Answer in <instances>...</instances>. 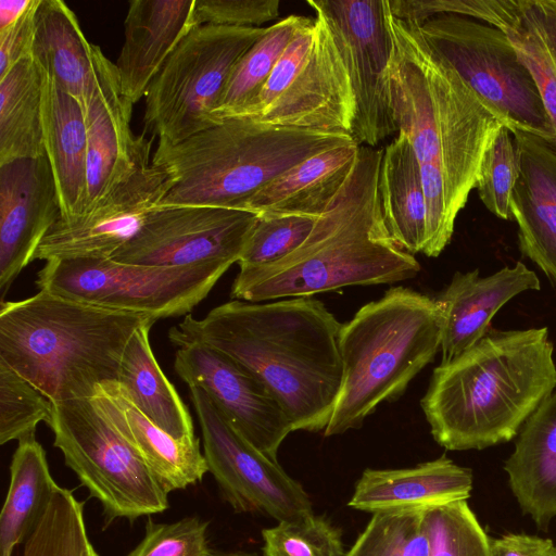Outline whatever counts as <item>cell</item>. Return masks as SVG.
<instances>
[{
    "label": "cell",
    "mask_w": 556,
    "mask_h": 556,
    "mask_svg": "<svg viewBox=\"0 0 556 556\" xmlns=\"http://www.w3.org/2000/svg\"><path fill=\"white\" fill-rule=\"evenodd\" d=\"M38 3L39 0H31L29 7L14 23L0 29V77L23 59L31 56Z\"/></svg>",
    "instance_id": "45"
},
{
    "label": "cell",
    "mask_w": 556,
    "mask_h": 556,
    "mask_svg": "<svg viewBox=\"0 0 556 556\" xmlns=\"http://www.w3.org/2000/svg\"><path fill=\"white\" fill-rule=\"evenodd\" d=\"M443 314L435 299L390 288L343 324L342 384L326 437L359 428L382 402L393 401L441 350Z\"/></svg>",
    "instance_id": "7"
},
{
    "label": "cell",
    "mask_w": 556,
    "mask_h": 556,
    "mask_svg": "<svg viewBox=\"0 0 556 556\" xmlns=\"http://www.w3.org/2000/svg\"><path fill=\"white\" fill-rule=\"evenodd\" d=\"M42 74L33 58L0 77V164L45 154Z\"/></svg>",
    "instance_id": "32"
},
{
    "label": "cell",
    "mask_w": 556,
    "mask_h": 556,
    "mask_svg": "<svg viewBox=\"0 0 556 556\" xmlns=\"http://www.w3.org/2000/svg\"><path fill=\"white\" fill-rule=\"evenodd\" d=\"M208 556H257V555L254 553H249V552H243V551L224 552V551L211 549Z\"/></svg>",
    "instance_id": "48"
},
{
    "label": "cell",
    "mask_w": 556,
    "mask_h": 556,
    "mask_svg": "<svg viewBox=\"0 0 556 556\" xmlns=\"http://www.w3.org/2000/svg\"><path fill=\"white\" fill-rule=\"evenodd\" d=\"M91 400L168 494L202 481L208 472L199 439L177 440L161 430L117 381L100 384Z\"/></svg>",
    "instance_id": "23"
},
{
    "label": "cell",
    "mask_w": 556,
    "mask_h": 556,
    "mask_svg": "<svg viewBox=\"0 0 556 556\" xmlns=\"http://www.w3.org/2000/svg\"><path fill=\"white\" fill-rule=\"evenodd\" d=\"M516 22L505 33L532 74L551 121L556 150V0H518Z\"/></svg>",
    "instance_id": "33"
},
{
    "label": "cell",
    "mask_w": 556,
    "mask_h": 556,
    "mask_svg": "<svg viewBox=\"0 0 556 556\" xmlns=\"http://www.w3.org/2000/svg\"><path fill=\"white\" fill-rule=\"evenodd\" d=\"M378 191L387 229L409 254L424 253L427 210L421 172L408 139L397 132L383 149Z\"/></svg>",
    "instance_id": "29"
},
{
    "label": "cell",
    "mask_w": 556,
    "mask_h": 556,
    "mask_svg": "<svg viewBox=\"0 0 556 556\" xmlns=\"http://www.w3.org/2000/svg\"><path fill=\"white\" fill-rule=\"evenodd\" d=\"M132 105L122 90L115 64L106 59L99 84L85 109L88 141L86 208L150 154L152 141L142 135L135 136L130 128Z\"/></svg>",
    "instance_id": "19"
},
{
    "label": "cell",
    "mask_w": 556,
    "mask_h": 556,
    "mask_svg": "<svg viewBox=\"0 0 556 556\" xmlns=\"http://www.w3.org/2000/svg\"><path fill=\"white\" fill-rule=\"evenodd\" d=\"M231 265L149 266L112 258H56L38 271L39 291L156 319L188 315Z\"/></svg>",
    "instance_id": "11"
},
{
    "label": "cell",
    "mask_w": 556,
    "mask_h": 556,
    "mask_svg": "<svg viewBox=\"0 0 556 556\" xmlns=\"http://www.w3.org/2000/svg\"><path fill=\"white\" fill-rule=\"evenodd\" d=\"M316 219L300 215L258 214L238 261L239 268L267 265L286 257L305 241Z\"/></svg>",
    "instance_id": "41"
},
{
    "label": "cell",
    "mask_w": 556,
    "mask_h": 556,
    "mask_svg": "<svg viewBox=\"0 0 556 556\" xmlns=\"http://www.w3.org/2000/svg\"><path fill=\"white\" fill-rule=\"evenodd\" d=\"M41 113L45 154L58 189L60 217L70 219L81 214L87 204L85 112L74 97L42 74Z\"/></svg>",
    "instance_id": "26"
},
{
    "label": "cell",
    "mask_w": 556,
    "mask_h": 556,
    "mask_svg": "<svg viewBox=\"0 0 556 556\" xmlns=\"http://www.w3.org/2000/svg\"><path fill=\"white\" fill-rule=\"evenodd\" d=\"M353 142L345 132L223 119L177 143L159 142L152 163L170 177L160 205L243 208L251 197L299 163Z\"/></svg>",
    "instance_id": "6"
},
{
    "label": "cell",
    "mask_w": 556,
    "mask_h": 556,
    "mask_svg": "<svg viewBox=\"0 0 556 556\" xmlns=\"http://www.w3.org/2000/svg\"><path fill=\"white\" fill-rule=\"evenodd\" d=\"M152 319L39 291L0 304V359L52 403L92 399L118 381L128 341Z\"/></svg>",
    "instance_id": "5"
},
{
    "label": "cell",
    "mask_w": 556,
    "mask_h": 556,
    "mask_svg": "<svg viewBox=\"0 0 556 556\" xmlns=\"http://www.w3.org/2000/svg\"><path fill=\"white\" fill-rule=\"evenodd\" d=\"M389 11L397 20L417 23L441 14L478 20L508 30L517 18L518 0H388Z\"/></svg>",
    "instance_id": "42"
},
{
    "label": "cell",
    "mask_w": 556,
    "mask_h": 556,
    "mask_svg": "<svg viewBox=\"0 0 556 556\" xmlns=\"http://www.w3.org/2000/svg\"><path fill=\"white\" fill-rule=\"evenodd\" d=\"M264 556H345L342 533L324 516L281 521L262 530Z\"/></svg>",
    "instance_id": "39"
},
{
    "label": "cell",
    "mask_w": 556,
    "mask_h": 556,
    "mask_svg": "<svg viewBox=\"0 0 556 556\" xmlns=\"http://www.w3.org/2000/svg\"><path fill=\"white\" fill-rule=\"evenodd\" d=\"M426 510L372 514L345 556H430Z\"/></svg>",
    "instance_id": "36"
},
{
    "label": "cell",
    "mask_w": 556,
    "mask_h": 556,
    "mask_svg": "<svg viewBox=\"0 0 556 556\" xmlns=\"http://www.w3.org/2000/svg\"><path fill=\"white\" fill-rule=\"evenodd\" d=\"M504 470L521 511L546 528L556 517V390L521 427Z\"/></svg>",
    "instance_id": "27"
},
{
    "label": "cell",
    "mask_w": 556,
    "mask_h": 556,
    "mask_svg": "<svg viewBox=\"0 0 556 556\" xmlns=\"http://www.w3.org/2000/svg\"><path fill=\"white\" fill-rule=\"evenodd\" d=\"M552 540L527 533H506L489 541V556H555Z\"/></svg>",
    "instance_id": "46"
},
{
    "label": "cell",
    "mask_w": 556,
    "mask_h": 556,
    "mask_svg": "<svg viewBox=\"0 0 556 556\" xmlns=\"http://www.w3.org/2000/svg\"><path fill=\"white\" fill-rule=\"evenodd\" d=\"M540 288L536 274L521 262L486 277H481L479 269L455 273L434 298L443 314L441 364L453 361L482 339L491 329L492 318L508 301Z\"/></svg>",
    "instance_id": "21"
},
{
    "label": "cell",
    "mask_w": 556,
    "mask_h": 556,
    "mask_svg": "<svg viewBox=\"0 0 556 556\" xmlns=\"http://www.w3.org/2000/svg\"><path fill=\"white\" fill-rule=\"evenodd\" d=\"M170 186L168 173L150 154L81 214L59 216L41 241L35 260L111 258L160 205Z\"/></svg>",
    "instance_id": "16"
},
{
    "label": "cell",
    "mask_w": 556,
    "mask_h": 556,
    "mask_svg": "<svg viewBox=\"0 0 556 556\" xmlns=\"http://www.w3.org/2000/svg\"><path fill=\"white\" fill-rule=\"evenodd\" d=\"M257 218L245 208L159 205L111 258L149 266L233 265Z\"/></svg>",
    "instance_id": "15"
},
{
    "label": "cell",
    "mask_w": 556,
    "mask_h": 556,
    "mask_svg": "<svg viewBox=\"0 0 556 556\" xmlns=\"http://www.w3.org/2000/svg\"><path fill=\"white\" fill-rule=\"evenodd\" d=\"M358 152L356 142L321 151L270 181L243 208L318 218L349 178Z\"/></svg>",
    "instance_id": "28"
},
{
    "label": "cell",
    "mask_w": 556,
    "mask_h": 556,
    "mask_svg": "<svg viewBox=\"0 0 556 556\" xmlns=\"http://www.w3.org/2000/svg\"><path fill=\"white\" fill-rule=\"evenodd\" d=\"M311 20L291 14L266 27L235 66L214 114L217 122L238 117L251 105L295 34Z\"/></svg>",
    "instance_id": "34"
},
{
    "label": "cell",
    "mask_w": 556,
    "mask_h": 556,
    "mask_svg": "<svg viewBox=\"0 0 556 556\" xmlns=\"http://www.w3.org/2000/svg\"><path fill=\"white\" fill-rule=\"evenodd\" d=\"M189 396L202 432L203 455L222 497L237 513L281 521L314 515L303 486L278 464L250 444L227 420L207 393L189 384Z\"/></svg>",
    "instance_id": "13"
},
{
    "label": "cell",
    "mask_w": 556,
    "mask_h": 556,
    "mask_svg": "<svg viewBox=\"0 0 556 556\" xmlns=\"http://www.w3.org/2000/svg\"><path fill=\"white\" fill-rule=\"evenodd\" d=\"M59 485L35 435L23 438L12 456L10 484L0 514V556H12L43 516Z\"/></svg>",
    "instance_id": "31"
},
{
    "label": "cell",
    "mask_w": 556,
    "mask_h": 556,
    "mask_svg": "<svg viewBox=\"0 0 556 556\" xmlns=\"http://www.w3.org/2000/svg\"><path fill=\"white\" fill-rule=\"evenodd\" d=\"M555 389L547 327L490 329L475 345L434 368L420 405L439 445L484 450L515 439Z\"/></svg>",
    "instance_id": "4"
},
{
    "label": "cell",
    "mask_w": 556,
    "mask_h": 556,
    "mask_svg": "<svg viewBox=\"0 0 556 556\" xmlns=\"http://www.w3.org/2000/svg\"><path fill=\"white\" fill-rule=\"evenodd\" d=\"M279 0H195L194 24L262 27L279 15Z\"/></svg>",
    "instance_id": "44"
},
{
    "label": "cell",
    "mask_w": 556,
    "mask_h": 556,
    "mask_svg": "<svg viewBox=\"0 0 556 556\" xmlns=\"http://www.w3.org/2000/svg\"><path fill=\"white\" fill-rule=\"evenodd\" d=\"M208 525L198 516L173 522L149 518L142 540L126 556H208Z\"/></svg>",
    "instance_id": "43"
},
{
    "label": "cell",
    "mask_w": 556,
    "mask_h": 556,
    "mask_svg": "<svg viewBox=\"0 0 556 556\" xmlns=\"http://www.w3.org/2000/svg\"><path fill=\"white\" fill-rule=\"evenodd\" d=\"M174 369L202 388L230 425L255 448L277 460L278 448L293 431L278 400L241 364L201 342L175 344Z\"/></svg>",
    "instance_id": "17"
},
{
    "label": "cell",
    "mask_w": 556,
    "mask_h": 556,
    "mask_svg": "<svg viewBox=\"0 0 556 556\" xmlns=\"http://www.w3.org/2000/svg\"><path fill=\"white\" fill-rule=\"evenodd\" d=\"M388 21L393 119L420 166L427 210L424 254L437 257L450 243L482 157L504 125L430 46L419 24L397 20L390 11Z\"/></svg>",
    "instance_id": "1"
},
{
    "label": "cell",
    "mask_w": 556,
    "mask_h": 556,
    "mask_svg": "<svg viewBox=\"0 0 556 556\" xmlns=\"http://www.w3.org/2000/svg\"><path fill=\"white\" fill-rule=\"evenodd\" d=\"M266 27L206 24L176 47L144 96L146 130L177 143L219 122L215 111L229 77Z\"/></svg>",
    "instance_id": "9"
},
{
    "label": "cell",
    "mask_w": 556,
    "mask_h": 556,
    "mask_svg": "<svg viewBox=\"0 0 556 556\" xmlns=\"http://www.w3.org/2000/svg\"><path fill=\"white\" fill-rule=\"evenodd\" d=\"M47 425L65 465L100 503L105 525L169 507L168 493L91 399L52 403Z\"/></svg>",
    "instance_id": "10"
},
{
    "label": "cell",
    "mask_w": 556,
    "mask_h": 556,
    "mask_svg": "<svg viewBox=\"0 0 556 556\" xmlns=\"http://www.w3.org/2000/svg\"><path fill=\"white\" fill-rule=\"evenodd\" d=\"M382 154L383 149L359 146L352 173L305 241L275 263L240 269L230 296L258 303L416 277L418 261L394 242L383 220Z\"/></svg>",
    "instance_id": "3"
},
{
    "label": "cell",
    "mask_w": 556,
    "mask_h": 556,
    "mask_svg": "<svg viewBox=\"0 0 556 556\" xmlns=\"http://www.w3.org/2000/svg\"><path fill=\"white\" fill-rule=\"evenodd\" d=\"M61 214L46 154L0 164V300Z\"/></svg>",
    "instance_id": "18"
},
{
    "label": "cell",
    "mask_w": 556,
    "mask_h": 556,
    "mask_svg": "<svg viewBox=\"0 0 556 556\" xmlns=\"http://www.w3.org/2000/svg\"><path fill=\"white\" fill-rule=\"evenodd\" d=\"M31 0H1L0 29L14 23L29 7Z\"/></svg>",
    "instance_id": "47"
},
{
    "label": "cell",
    "mask_w": 556,
    "mask_h": 556,
    "mask_svg": "<svg viewBox=\"0 0 556 556\" xmlns=\"http://www.w3.org/2000/svg\"><path fill=\"white\" fill-rule=\"evenodd\" d=\"M343 324L312 296L251 303L231 300L203 318L188 314L168 331L228 355L274 394L293 431L327 428L340 394Z\"/></svg>",
    "instance_id": "2"
},
{
    "label": "cell",
    "mask_w": 556,
    "mask_h": 556,
    "mask_svg": "<svg viewBox=\"0 0 556 556\" xmlns=\"http://www.w3.org/2000/svg\"><path fill=\"white\" fill-rule=\"evenodd\" d=\"M356 113L348 65L326 18L299 29L267 83L238 117L279 127L351 135Z\"/></svg>",
    "instance_id": "8"
},
{
    "label": "cell",
    "mask_w": 556,
    "mask_h": 556,
    "mask_svg": "<svg viewBox=\"0 0 556 556\" xmlns=\"http://www.w3.org/2000/svg\"><path fill=\"white\" fill-rule=\"evenodd\" d=\"M332 29L355 94L352 138L374 147L397 131L391 108L389 63L392 38L387 0H306Z\"/></svg>",
    "instance_id": "14"
},
{
    "label": "cell",
    "mask_w": 556,
    "mask_h": 556,
    "mask_svg": "<svg viewBox=\"0 0 556 556\" xmlns=\"http://www.w3.org/2000/svg\"><path fill=\"white\" fill-rule=\"evenodd\" d=\"M519 156V177L510 200L520 252L556 289V150L545 140L511 131Z\"/></svg>",
    "instance_id": "20"
},
{
    "label": "cell",
    "mask_w": 556,
    "mask_h": 556,
    "mask_svg": "<svg viewBox=\"0 0 556 556\" xmlns=\"http://www.w3.org/2000/svg\"><path fill=\"white\" fill-rule=\"evenodd\" d=\"M51 412L52 402L0 359V444L35 435Z\"/></svg>",
    "instance_id": "38"
},
{
    "label": "cell",
    "mask_w": 556,
    "mask_h": 556,
    "mask_svg": "<svg viewBox=\"0 0 556 556\" xmlns=\"http://www.w3.org/2000/svg\"><path fill=\"white\" fill-rule=\"evenodd\" d=\"M555 556H556V552H555Z\"/></svg>",
    "instance_id": "49"
},
{
    "label": "cell",
    "mask_w": 556,
    "mask_h": 556,
    "mask_svg": "<svg viewBox=\"0 0 556 556\" xmlns=\"http://www.w3.org/2000/svg\"><path fill=\"white\" fill-rule=\"evenodd\" d=\"M519 167L513 132L502 126L482 157L476 184L483 205L501 219H510V200Z\"/></svg>",
    "instance_id": "40"
},
{
    "label": "cell",
    "mask_w": 556,
    "mask_h": 556,
    "mask_svg": "<svg viewBox=\"0 0 556 556\" xmlns=\"http://www.w3.org/2000/svg\"><path fill=\"white\" fill-rule=\"evenodd\" d=\"M195 0H131L116 60L124 94L135 104L180 41L194 28Z\"/></svg>",
    "instance_id": "22"
},
{
    "label": "cell",
    "mask_w": 556,
    "mask_h": 556,
    "mask_svg": "<svg viewBox=\"0 0 556 556\" xmlns=\"http://www.w3.org/2000/svg\"><path fill=\"white\" fill-rule=\"evenodd\" d=\"M419 27L504 126L553 147L555 135L536 84L504 30L455 14L437 15Z\"/></svg>",
    "instance_id": "12"
},
{
    "label": "cell",
    "mask_w": 556,
    "mask_h": 556,
    "mask_svg": "<svg viewBox=\"0 0 556 556\" xmlns=\"http://www.w3.org/2000/svg\"><path fill=\"white\" fill-rule=\"evenodd\" d=\"M155 321L149 320L134 332L122 357L117 382L161 430L177 440L194 439L192 417L151 349L149 332Z\"/></svg>",
    "instance_id": "30"
},
{
    "label": "cell",
    "mask_w": 556,
    "mask_h": 556,
    "mask_svg": "<svg viewBox=\"0 0 556 556\" xmlns=\"http://www.w3.org/2000/svg\"><path fill=\"white\" fill-rule=\"evenodd\" d=\"M471 469L442 455L401 469H366L348 505L371 514L426 510L467 501L472 490Z\"/></svg>",
    "instance_id": "24"
},
{
    "label": "cell",
    "mask_w": 556,
    "mask_h": 556,
    "mask_svg": "<svg viewBox=\"0 0 556 556\" xmlns=\"http://www.w3.org/2000/svg\"><path fill=\"white\" fill-rule=\"evenodd\" d=\"M31 58L40 72L74 97L84 112L105 60L85 37L75 13L61 0H39L35 13Z\"/></svg>",
    "instance_id": "25"
},
{
    "label": "cell",
    "mask_w": 556,
    "mask_h": 556,
    "mask_svg": "<svg viewBox=\"0 0 556 556\" xmlns=\"http://www.w3.org/2000/svg\"><path fill=\"white\" fill-rule=\"evenodd\" d=\"M430 556H489L490 538L467 501L425 511Z\"/></svg>",
    "instance_id": "37"
},
{
    "label": "cell",
    "mask_w": 556,
    "mask_h": 556,
    "mask_svg": "<svg viewBox=\"0 0 556 556\" xmlns=\"http://www.w3.org/2000/svg\"><path fill=\"white\" fill-rule=\"evenodd\" d=\"M22 556H99L87 533L84 502L59 485Z\"/></svg>",
    "instance_id": "35"
}]
</instances>
